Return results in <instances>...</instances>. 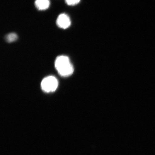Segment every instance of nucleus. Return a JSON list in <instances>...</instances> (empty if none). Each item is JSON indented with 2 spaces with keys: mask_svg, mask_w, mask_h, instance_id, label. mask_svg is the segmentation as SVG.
Segmentation results:
<instances>
[{
  "mask_svg": "<svg viewBox=\"0 0 155 155\" xmlns=\"http://www.w3.org/2000/svg\"><path fill=\"white\" fill-rule=\"evenodd\" d=\"M67 5L70 6L75 5L80 2V0H65Z\"/></svg>",
  "mask_w": 155,
  "mask_h": 155,
  "instance_id": "obj_6",
  "label": "nucleus"
},
{
  "mask_svg": "<svg viewBox=\"0 0 155 155\" xmlns=\"http://www.w3.org/2000/svg\"><path fill=\"white\" fill-rule=\"evenodd\" d=\"M58 86V81L57 78L53 76H48L42 81L41 87L45 92H53L55 91Z\"/></svg>",
  "mask_w": 155,
  "mask_h": 155,
  "instance_id": "obj_2",
  "label": "nucleus"
},
{
  "mask_svg": "<svg viewBox=\"0 0 155 155\" xmlns=\"http://www.w3.org/2000/svg\"><path fill=\"white\" fill-rule=\"evenodd\" d=\"M18 38L17 35L15 33L9 34L6 37V39L7 42L9 43L13 42L16 41Z\"/></svg>",
  "mask_w": 155,
  "mask_h": 155,
  "instance_id": "obj_5",
  "label": "nucleus"
},
{
  "mask_svg": "<svg viewBox=\"0 0 155 155\" xmlns=\"http://www.w3.org/2000/svg\"><path fill=\"white\" fill-rule=\"evenodd\" d=\"M35 5L39 10H46L49 7V0H35Z\"/></svg>",
  "mask_w": 155,
  "mask_h": 155,
  "instance_id": "obj_4",
  "label": "nucleus"
},
{
  "mask_svg": "<svg viewBox=\"0 0 155 155\" xmlns=\"http://www.w3.org/2000/svg\"><path fill=\"white\" fill-rule=\"evenodd\" d=\"M57 24L60 28L66 29L71 25L70 18L66 14H60L57 19Z\"/></svg>",
  "mask_w": 155,
  "mask_h": 155,
  "instance_id": "obj_3",
  "label": "nucleus"
},
{
  "mask_svg": "<svg viewBox=\"0 0 155 155\" xmlns=\"http://www.w3.org/2000/svg\"><path fill=\"white\" fill-rule=\"evenodd\" d=\"M55 67L59 75L63 77L70 76L74 72L73 66L67 56H58L55 62Z\"/></svg>",
  "mask_w": 155,
  "mask_h": 155,
  "instance_id": "obj_1",
  "label": "nucleus"
}]
</instances>
